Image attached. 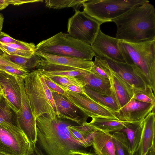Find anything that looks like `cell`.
I'll list each match as a JSON object with an SVG mask.
<instances>
[{
    "mask_svg": "<svg viewBox=\"0 0 155 155\" xmlns=\"http://www.w3.org/2000/svg\"><path fill=\"white\" fill-rule=\"evenodd\" d=\"M76 124H78L57 116L52 117L44 114L37 117L35 144L46 155H71V151L85 150L87 147L84 144L70 135L68 127Z\"/></svg>",
    "mask_w": 155,
    "mask_h": 155,
    "instance_id": "1",
    "label": "cell"
},
{
    "mask_svg": "<svg viewBox=\"0 0 155 155\" xmlns=\"http://www.w3.org/2000/svg\"><path fill=\"white\" fill-rule=\"evenodd\" d=\"M115 38L130 42L155 39V8L150 2L133 8L113 19Z\"/></svg>",
    "mask_w": 155,
    "mask_h": 155,
    "instance_id": "2",
    "label": "cell"
},
{
    "mask_svg": "<svg viewBox=\"0 0 155 155\" xmlns=\"http://www.w3.org/2000/svg\"><path fill=\"white\" fill-rule=\"evenodd\" d=\"M119 48L126 63L155 93V39L140 42L120 40Z\"/></svg>",
    "mask_w": 155,
    "mask_h": 155,
    "instance_id": "3",
    "label": "cell"
},
{
    "mask_svg": "<svg viewBox=\"0 0 155 155\" xmlns=\"http://www.w3.org/2000/svg\"><path fill=\"white\" fill-rule=\"evenodd\" d=\"M24 81L25 91L35 119L44 114L52 117L57 116V107L44 75L36 69L30 72Z\"/></svg>",
    "mask_w": 155,
    "mask_h": 155,
    "instance_id": "4",
    "label": "cell"
},
{
    "mask_svg": "<svg viewBox=\"0 0 155 155\" xmlns=\"http://www.w3.org/2000/svg\"><path fill=\"white\" fill-rule=\"evenodd\" d=\"M35 51L88 61L96 56L90 45L62 32L39 42Z\"/></svg>",
    "mask_w": 155,
    "mask_h": 155,
    "instance_id": "5",
    "label": "cell"
},
{
    "mask_svg": "<svg viewBox=\"0 0 155 155\" xmlns=\"http://www.w3.org/2000/svg\"><path fill=\"white\" fill-rule=\"evenodd\" d=\"M148 0H85L83 11L101 24L112 20Z\"/></svg>",
    "mask_w": 155,
    "mask_h": 155,
    "instance_id": "6",
    "label": "cell"
},
{
    "mask_svg": "<svg viewBox=\"0 0 155 155\" xmlns=\"http://www.w3.org/2000/svg\"><path fill=\"white\" fill-rule=\"evenodd\" d=\"M75 11L74 14L68 19L67 32L74 38L91 45L101 24L83 11Z\"/></svg>",
    "mask_w": 155,
    "mask_h": 155,
    "instance_id": "7",
    "label": "cell"
},
{
    "mask_svg": "<svg viewBox=\"0 0 155 155\" xmlns=\"http://www.w3.org/2000/svg\"><path fill=\"white\" fill-rule=\"evenodd\" d=\"M29 147L28 140L19 127L0 124V152L6 155H26Z\"/></svg>",
    "mask_w": 155,
    "mask_h": 155,
    "instance_id": "8",
    "label": "cell"
},
{
    "mask_svg": "<svg viewBox=\"0 0 155 155\" xmlns=\"http://www.w3.org/2000/svg\"><path fill=\"white\" fill-rule=\"evenodd\" d=\"M16 77L21 94V107L16 114L17 125L26 137L29 144L35 145L37 140L36 120L33 116L29 101L25 91L24 78Z\"/></svg>",
    "mask_w": 155,
    "mask_h": 155,
    "instance_id": "9",
    "label": "cell"
},
{
    "mask_svg": "<svg viewBox=\"0 0 155 155\" xmlns=\"http://www.w3.org/2000/svg\"><path fill=\"white\" fill-rule=\"evenodd\" d=\"M64 96L88 117L120 120L114 112L84 95L66 90Z\"/></svg>",
    "mask_w": 155,
    "mask_h": 155,
    "instance_id": "10",
    "label": "cell"
},
{
    "mask_svg": "<svg viewBox=\"0 0 155 155\" xmlns=\"http://www.w3.org/2000/svg\"><path fill=\"white\" fill-rule=\"evenodd\" d=\"M120 40L106 35L100 29L91 45L96 56L116 62L126 63L119 48Z\"/></svg>",
    "mask_w": 155,
    "mask_h": 155,
    "instance_id": "11",
    "label": "cell"
},
{
    "mask_svg": "<svg viewBox=\"0 0 155 155\" xmlns=\"http://www.w3.org/2000/svg\"><path fill=\"white\" fill-rule=\"evenodd\" d=\"M0 89L6 103L16 114L21 106V94L16 76L0 70Z\"/></svg>",
    "mask_w": 155,
    "mask_h": 155,
    "instance_id": "12",
    "label": "cell"
},
{
    "mask_svg": "<svg viewBox=\"0 0 155 155\" xmlns=\"http://www.w3.org/2000/svg\"><path fill=\"white\" fill-rule=\"evenodd\" d=\"M155 104L137 101L133 97L124 106L114 113L121 121H143L151 112L155 111Z\"/></svg>",
    "mask_w": 155,
    "mask_h": 155,
    "instance_id": "13",
    "label": "cell"
},
{
    "mask_svg": "<svg viewBox=\"0 0 155 155\" xmlns=\"http://www.w3.org/2000/svg\"><path fill=\"white\" fill-rule=\"evenodd\" d=\"M110 75L109 79L111 93L119 110L133 97V88L110 67Z\"/></svg>",
    "mask_w": 155,
    "mask_h": 155,
    "instance_id": "14",
    "label": "cell"
},
{
    "mask_svg": "<svg viewBox=\"0 0 155 155\" xmlns=\"http://www.w3.org/2000/svg\"><path fill=\"white\" fill-rule=\"evenodd\" d=\"M52 93L57 107V116L58 117L70 120L80 124L87 122L88 117L69 101L64 96L55 92Z\"/></svg>",
    "mask_w": 155,
    "mask_h": 155,
    "instance_id": "15",
    "label": "cell"
},
{
    "mask_svg": "<svg viewBox=\"0 0 155 155\" xmlns=\"http://www.w3.org/2000/svg\"><path fill=\"white\" fill-rule=\"evenodd\" d=\"M34 54L40 58L41 63L50 64L90 71L93 61L35 51Z\"/></svg>",
    "mask_w": 155,
    "mask_h": 155,
    "instance_id": "16",
    "label": "cell"
},
{
    "mask_svg": "<svg viewBox=\"0 0 155 155\" xmlns=\"http://www.w3.org/2000/svg\"><path fill=\"white\" fill-rule=\"evenodd\" d=\"M155 111L150 112L143 120V126L139 144L136 152L137 155H146L155 145Z\"/></svg>",
    "mask_w": 155,
    "mask_h": 155,
    "instance_id": "17",
    "label": "cell"
},
{
    "mask_svg": "<svg viewBox=\"0 0 155 155\" xmlns=\"http://www.w3.org/2000/svg\"><path fill=\"white\" fill-rule=\"evenodd\" d=\"M92 143L97 155H116L110 133L96 130L93 136Z\"/></svg>",
    "mask_w": 155,
    "mask_h": 155,
    "instance_id": "18",
    "label": "cell"
},
{
    "mask_svg": "<svg viewBox=\"0 0 155 155\" xmlns=\"http://www.w3.org/2000/svg\"><path fill=\"white\" fill-rule=\"evenodd\" d=\"M106 60L110 68L128 83L133 88L141 89L145 87L144 83L135 74L130 66L126 63H119Z\"/></svg>",
    "mask_w": 155,
    "mask_h": 155,
    "instance_id": "19",
    "label": "cell"
},
{
    "mask_svg": "<svg viewBox=\"0 0 155 155\" xmlns=\"http://www.w3.org/2000/svg\"><path fill=\"white\" fill-rule=\"evenodd\" d=\"M87 86L104 95L111 94L109 79L97 75L90 71L82 76L76 77Z\"/></svg>",
    "mask_w": 155,
    "mask_h": 155,
    "instance_id": "20",
    "label": "cell"
},
{
    "mask_svg": "<svg viewBox=\"0 0 155 155\" xmlns=\"http://www.w3.org/2000/svg\"><path fill=\"white\" fill-rule=\"evenodd\" d=\"M143 126V120L140 122L126 121L120 131L126 134L131 153H135L140 143Z\"/></svg>",
    "mask_w": 155,
    "mask_h": 155,
    "instance_id": "21",
    "label": "cell"
},
{
    "mask_svg": "<svg viewBox=\"0 0 155 155\" xmlns=\"http://www.w3.org/2000/svg\"><path fill=\"white\" fill-rule=\"evenodd\" d=\"M126 121L103 117H94L88 124L97 130L108 133L120 131L124 127Z\"/></svg>",
    "mask_w": 155,
    "mask_h": 155,
    "instance_id": "22",
    "label": "cell"
},
{
    "mask_svg": "<svg viewBox=\"0 0 155 155\" xmlns=\"http://www.w3.org/2000/svg\"><path fill=\"white\" fill-rule=\"evenodd\" d=\"M85 92L88 97L99 104L112 111L114 113L118 109L111 94L110 95L102 94L99 92L85 86Z\"/></svg>",
    "mask_w": 155,
    "mask_h": 155,
    "instance_id": "23",
    "label": "cell"
},
{
    "mask_svg": "<svg viewBox=\"0 0 155 155\" xmlns=\"http://www.w3.org/2000/svg\"><path fill=\"white\" fill-rule=\"evenodd\" d=\"M2 56L7 60L29 71L30 70H32L33 71L34 70L33 69L36 68L41 61L39 57L35 54L32 57L28 58L19 56L9 55L3 52Z\"/></svg>",
    "mask_w": 155,
    "mask_h": 155,
    "instance_id": "24",
    "label": "cell"
},
{
    "mask_svg": "<svg viewBox=\"0 0 155 155\" xmlns=\"http://www.w3.org/2000/svg\"><path fill=\"white\" fill-rule=\"evenodd\" d=\"M110 134L116 155H130V144L126 134L119 131L110 133Z\"/></svg>",
    "mask_w": 155,
    "mask_h": 155,
    "instance_id": "25",
    "label": "cell"
},
{
    "mask_svg": "<svg viewBox=\"0 0 155 155\" xmlns=\"http://www.w3.org/2000/svg\"><path fill=\"white\" fill-rule=\"evenodd\" d=\"M90 71L101 77L109 79L110 75V67L107 60L95 56Z\"/></svg>",
    "mask_w": 155,
    "mask_h": 155,
    "instance_id": "26",
    "label": "cell"
},
{
    "mask_svg": "<svg viewBox=\"0 0 155 155\" xmlns=\"http://www.w3.org/2000/svg\"><path fill=\"white\" fill-rule=\"evenodd\" d=\"M85 0H46L45 1V6L55 9L72 7L74 10L82 6Z\"/></svg>",
    "mask_w": 155,
    "mask_h": 155,
    "instance_id": "27",
    "label": "cell"
},
{
    "mask_svg": "<svg viewBox=\"0 0 155 155\" xmlns=\"http://www.w3.org/2000/svg\"><path fill=\"white\" fill-rule=\"evenodd\" d=\"M133 98L135 99L143 102L155 104L154 94L152 87L146 86L141 89L133 88Z\"/></svg>",
    "mask_w": 155,
    "mask_h": 155,
    "instance_id": "28",
    "label": "cell"
},
{
    "mask_svg": "<svg viewBox=\"0 0 155 155\" xmlns=\"http://www.w3.org/2000/svg\"><path fill=\"white\" fill-rule=\"evenodd\" d=\"M11 110L2 96L0 98V124H10L18 126L16 117L13 116Z\"/></svg>",
    "mask_w": 155,
    "mask_h": 155,
    "instance_id": "29",
    "label": "cell"
},
{
    "mask_svg": "<svg viewBox=\"0 0 155 155\" xmlns=\"http://www.w3.org/2000/svg\"><path fill=\"white\" fill-rule=\"evenodd\" d=\"M46 76L63 87H66L72 85L82 87L84 86L82 81L76 77L61 76Z\"/></svg>",
    "mask_w": 155,
    "mask_h": 155,
    "instance_id": "30",
    "label": "cell"
},
{
    "mask_svg": "<svg viewBox=\"0 0 155 155\" xmlns=\"http://www.w3.org/2000/svg\"><path fill=\"white\" fill-rule=\"evenodd\" d=\"M39 71L42 74L48 76H61L76 77L84 75L90 71L78 69L48 72Z\"/></svg>",
    "mask_w": 155,
    "mask_h": 155,
    "instance_id": "31",
    "label": "cell"
},
{
    "mask_svg": "<svg viewBox=\"0 0 155 155\" xmlns=\"http://www.w3.org/2000/svg\"><path fill=\"white\" fill-rule=\"evenodd\" d=\"M0 49L8 55L19 56L26 58H30L34 53L17 49L0 42Z\"/></svg>",
    "mask_w": 155,
    "mask_h": 155,
    "instance_id": "32",
    "label": "cell"
},
{
    "mask_svg": "<svg viewBox=\"0 0 155 155\" xmlns=\"http://www.w3.org/2000/svg\"><path fill=\"white\" fill-rule=\"evenodd\" d=\"M0 70L3 71L16 76L24 78L30 72L27 70L17 68L7 65H0Z\"/></svg>",
    "mask_w": 155,
    "mask_h": 155,
    "instance_id": "33",
    "label": "cell"
},
{
    "mask_svg": "<svg viewBox=\"0 0 155 155\" xmlns=\"http://www.w3.org/2000/svg\"><path fill=\"white\" fill-rule=\"evenodd\" d=\"M4 44L21 51L34 53L35 51V46L33 43H28L22 41L20 43Z\"/></svg>",
    "mask_w": 155,
    "mask_h": 155,
    "instance_id": "34",
    "label": "cell"
},
{
    "mask_svg": "<svg viewBox=\"0 0 155 155\" xmlns=\"http://www.w3.org/2000/svg\"><path fill=\"white\" fill-rule=\"evenodd\" d=\"M43 75L46 84L51 91L52 92L57 93L64 96L65 91V90L62 87L51 79L48 77Z\"/></svg>",
    "mask_w": 155,
    "mask_h": 155,
    "instance_id": "35",
    "label": "cell"
},
{
    "mask_svg": "<svg viewBox=\"0 0 155 155\" xmlns=\"http://www.w3.org/2000/svg\"><path fill=\"white\" fill-rule=\"evenodd\" d=\"M21 42V41L15 39L2 31L0 36V42L4 44L20 43Z\"/></svg>",
    "mask_w": 155,
    "mask_h": 155,
    "instance_id": "36",
    "label": "cell"
},
{
    "mask_svg": "<svg viewBox=\"0 0 155 155\" xmlns=\"http://www.w3.org/2000/svg\"><path fill=\"white\" fill-rule=\"evenodd\" d=\"M62 87L65 91H68L77 94H83L86 96H87V94L85 92L84 87H82L78 86L72 85L66 87Z\"/></svg>",
    "mask_w": 155,
    "mask_h": 155,
    "instance_id": "37",
    "label": "cell"
},
{
    "mask_svg": "<svg viewBox=\"0 0 155 155\" xmlns=\"http://www.w3.org/2000/svg\"><path fill=\"white\" fill-rule=\"evenodd\" d=\"M3 53V51L0 49V65L10 66L17 68L26 70L22 67L6 59L2 56Z\"/></svg>",
    "mask_w": 155,
    "mask_h": 155,
    "instance_id": "38",
    "label": "cell"
},
{
    "mask_svg": "<svg viewBox=\"0 0 155 155\" xmlns=\"http://www.w3.org/2000/svg\"><path fill=\"white\" fill-rule=\"evenodd\" d=\"M26 155H45L42 151L36 145L29 144Z\"/></svg>",
    "mask_w": 155,
    "mask_h": 155,
    "instance_id": "39",
    "label": "cell"
},
{
    "mask_svg": "<svg viewBox=\"0 0 155 155\" xmlns=\"http://www.w3.org/2000/svg\"><path fill=\"white\" fill-rule=\"evenodd\" d=\"M8 1L10 5L12 4L14 5H19L26 3H33L43 1L42 0H8Z\"/></svg>",
    "mask_w": 155,
    "mask_h": 155,
    "instance_id": "40",
    "label": "cell"
},
{
    "mask_svg": "<svg viewBox=\"0 0 155 155\" xmlns=\"http://www.w3.org/2000/svg\"><path fill=\"white\" fill-rule=\"evenodd\" d=\"M70 154L71 155H97L94 153L88 152L86 150L72 151L70 152Z\"/></svg>",
    "mask_w": 155,
    "mask_h": 155,
    "instance_id": "41",
    "label": "cell"
},
{
    "mask_svg": "<svg viewBox=\"0 0 155 155\" xmlns=\"http://www.w3.org/2000/svg\"><path fill=\"white\" fill-rule=\"evenodd\" d=\"M9 5L8 0H0V10L5 9Z\"/></svg>",
    "mask_w": 155,
    "mask_h": 155,
    "instance_id": "42",
    "label": "cell"
},
{
    "mask_svg": "<svg viewBox=\"0 0 155 155\" xmlns=\"http://www.w3.org/2000/svg\"><path fill=\"white\" fill-rule=\"evenodd\" d=\"M4 17L3 15L0 13V36L1 35L3 28V24L4 22Z\"/></svg>",
    "mask_w": 155,
    "mask_h": 155,
    "instance_id": "43",
    "label": "cell"
},
{
    "mask_svg": "<svg viewBox=\"0 0 155 155\" xmlns=\"http://www.w3.org/2000/svg\"><path fill=\"white\" fill-rule=\"evenodd\" d=\"M146 155H155V145L151 147Z\"/></svg>",
    "mask_w": 155,
    "mask_h": 155,
    "instance_id": "44",
    "label": "cell"
},
{
    "mask_svg": "<svg viewBox=\"0 0 155 155\" xmlns=\"http://www.w3.org/2000/svg\"><path fill=\"white\" fill-rule=\"evenodd\" d=\"M130 155H137V154L136 153H130Z\"/></svg>",
    "mask_w": 155,
    "mask_h": 155,
    "instance_id": "45",
    "label": "cell"
},
{
    "mask_svg": "<svg viewBox=\"0 0 155 155\" xmlns=\"http://www.w3.org/2000/svg\"><path fill=\"white\" fill-rule=\"evenodd\" d=\"M0 155H6L5 154H4L0 152Z\"/></svg>",
    "mask_w": 155,
    "mask_h": 155,
    "instance_id": "46",
    "label": "cell"
},
{
    "mask_svg": "<svg viewBox=\"0 0 155 155\" xmlns=\"http://www.w3.org/2000/svg\"><path fill=\"white\" fill-rule=\"evenodd\" d=\"M2 94L1 93H0V98L2 97Z\"/></svg>",
    "mask_w": 155,
    "mask_h": 155,
    "instance_id": "47",
    "label": "cell"
},
{
    "mask_svg": "<svg viewBox=\"0 0 155 155\" xmlns=\"http://www.w3.org/2000/svg\"><path fill=\"white\" fill-rule=\"evenodd\" d=\"M0 93H1V91L0 89Z\"/></svg>",
    "mask_w": 155,
    "mask_h": 155,
    "instance_id": "48",
    "label": "cell"
}]
</instances>
